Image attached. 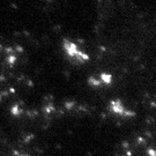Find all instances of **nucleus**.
<instances>
[{"label": "nucleus", "mask_w": 156, "mask_h": 156, "mask_svg": "<svg viewBox=\"0 0 156 156\" xmlns=\"http://www.w3.org/2000/svg\"><path fill=\"white\" fill-rule=\"evenodd\" d=\"M12 113H13L14 116H19V115L22 113V110L20 109L17 105H14L13 108H12Z\"/></svg>", "instance_id": "nucleus-5"}, {"label": "nucleus", "mask_w": 156, "mask_h": 156, "mask_svg": "<svg viewBox=\"0 0 156 156\" xmlns=\"http://www.w3.org/2000/svg\"><path fill=\"white\" fill-rule=\"evenodd\" d=\"M19 156H29V155H27V154H21V155H19Z\"/></svg>", "instance_id": "nucleus-8"}, {"label": "nucleus", "mask_w": 156, "mask_h": 156, "mask_svg": "<svg viewBox=\"0 0 156 156\" xmlns=\"http://www.w3.org/2000/svg\"><path fill=\"white\" fill-rule=\"evenodd\" d=\"M15 60H16V57L15 56H9V57H7V61H8V64L11 66H13L15 64Z\"/></svg>", "instance_id": "nucleus-6"}, {"label": "nucleus", "mask_w": 156, "mask_h": 156, "mask_svg": "<svg viewBox=\"0 0 156 156\" xmlns=\"http://www.w3.org/2000/svg\"><path fill=\"white\" fill-rule=\"evenodd\" d=\"M110 109L112 112H115V113H117V115H121V116H124V112L126 110V109L124 108V105L120 99H113V101H111Z\"/></svg>", "instance_id": "nucleus-2"}, {"label": "nucleus", "mask_w": 156, "mask_h": 156, "mask_svg": "<svg viewBox=\"0 0 156 156\" xmlns=\"http://www.w3.org/2000/svg\"><path fill=\"white\" fill-rule=\"evenodd\" d=\"M88 83L90 86H92V87H99V86L102 85L101 83V81L98 80V79H95V78H89V80H88Z\"/></svg>", "instance_id": "nucleus-4"}, {"label": "nucleus", "mask_w": 156, "mask_h": 156, "mask_svg": "<svg viewBox=\"0 0 156 156\" xmlns=\"http://www.w3.org/2000/svg\"><path fill=\"white\" fill-rule=\"evenodd\" d=\"M98 80L101 81V83H104V85H110L111 82H112V75L109 74V73H102Z\"/></svg>", "instance_id": "nucleus-3"}, {"label": "nucleus", "mask_w": 156, "mask_h": 156, "mask_svg": "<svg viewBox=\"0 0 156 156\" xmlns=\"http://www.w3.org/2000/svg\"><path fill=\"white\" fill-rule=\"evenodd\" d=\"M148 154H149V156H155V150L149 149L148 150Z\"/></svg>", "instance_id": "nucleus-7"}, {"label": "nucleus", "mask_w": 156, "mask_h": 156, "mask_svg": "<svg viewBox=\"0 0 156 156\" xmlns=\"http://www.w3.org/2000/svg\"><path fill=\"white\" fill-rule=\"evenodd\" d=\"M64 49H65L66 53L68 54V57L76 59V56H78V53L80 50L78 49V45H76L75 43L65 39V40H64Z\"/></svg>", "instance_id": "nucleus-1"}]
</instances>
